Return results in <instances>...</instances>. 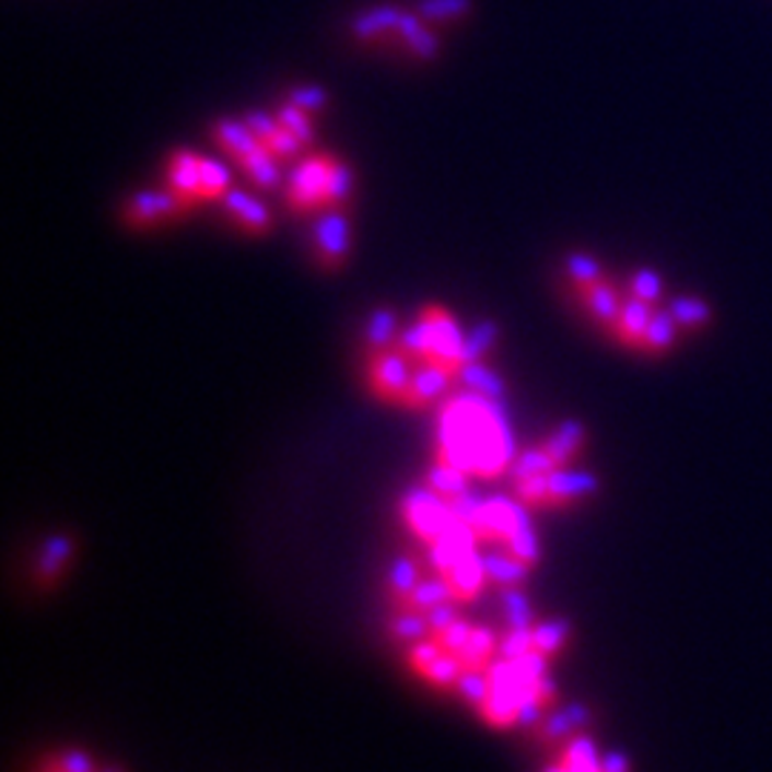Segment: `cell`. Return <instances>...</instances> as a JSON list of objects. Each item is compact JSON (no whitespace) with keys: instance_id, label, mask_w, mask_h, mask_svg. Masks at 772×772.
I'll use <instances>...</instances> for the list:
<instances>
[{"instance_id":"8fae6325","label":"cell","mask_w":772,"mask_h":772,"mask_svg":"<svg viewBox=\"0 0 772 772\" xmlns=\"http://www.w3.org/2000/svg\"><path fill=\"white\" fill-rule=\"evenodd\" d=\"M593 710L584 704H572V706H552L547 713H541L538 718L529 724V736L538 747L550 752L552 747H558L566 738L578 736L584 729H589V721H593Z\"/></svg>"},{"instance_id":"e0dca14e","label":"cell","mask_w":772,"mask_h":772,"mask_svg":"<svg viewBox=\"0 0 772 772\" xmlns=\"http://www.w3.org/2000/svg\"><path fill=\"white\" fill-rule=\"evenodd\" d=\"M238 169L244 172L246 180H249L253 189H258L260 195L276 192L278 186H281V161H278L264 143H260L258 149H253L246 157H241Z\"/></svg>"},{"instance_id":"603a6c76","label":"cell","mask_w":772,"mask_h":772,"mask_svg":"<svg viewBox=\"0 0 772 772\" xmlns=\"http://www.w3.org/2000/svg\"><path fill=\"white\" fill-rule=\"evenodd\" d=\"M232 189V178L226 166L212 161V157H203L201 166V198L203 203H221L223 195Z\"/></svg>"},{"instance_id":"5b68a950","label":"cell","mask_w":772,"mask_h":772,"mask_svg":"<svg viewBox=\"0 0 772 772\" xmlns=\"http://www.w3.org/2000/svg\"><path fill=\"white\" fill-rule=\"evenodd\" d=\"M416 375L412 358L398 347L389 343L384 350H370L364 358V381L366 393L384 407L403 409V398Z\"/></svg>"},{"instance_id":"f1b7e54d","label":"cell","mask_w":772,"mask_h":772,"mask_svg":"<svg viewBox=\"0 0 772 772\" xmlns=\"http://www.w3.org/2000/svg\"><path fill=\"white\" fill-rule=\"evenodd\" d=\"M286 104L297 106V109L309 112V115H318V112L327 109L329 95L320 86H297L286 95Z\"/></svg>"},{"instance_id":"4316f807","label":"cell","mask_w":772,"mask_h":772,"mask_svg":"<svg viewBox=\"0 0 772 772\" xmlns=\"http://www.w3.org/2000/svg\"><path fill=\"white\" fill-rule=\"evenodd\" d=\"M264 147H267L278 161H295V157H304L306 152H309V149L304 147V141H301L297 134H292L290 129H283L281 124H278L276 132L264 141Z\"/></svg>"},{"instance_id":"ac0fdd59","label":"cell","mask_w":772,"mask_h":772,"mask_svg":"<svg viewBox=\"0 0 772 772\" xmlns=\"http://www.w3.org/2000/svg\"><path fill=\"white\" fill-rule=\"evenodd\" d=\"M212 143L221 149L223 155H230L235 164L241 157H246L253 149L260 147L258 134L249 129L246 120H218L212 127Z\"/></svg>"},{"instance_id":"484cf974","label":"cell","mask_w":772,"mask_h":772,"mask_svg":"<svg viewBox=\"0 0 772 772\" xmlns=\"http://www.w3.org/2000/svg\"><path fill=\"white\" fill-rule=\"evenodd\" d=\"M627 295L639 297V301H646V304L662 306V295H664V281L650 269H641L635 276L627 281Z\"/></svg>"},{"instance_id":"277c9868","label":"cell","mask_w":772,"mask_h":772,"mask_svg":"<svg viewBox=\"0 0 772 772\" xmlns=\"http://www.w3.org/2000/svg\"><path fill=\"white\" fill-rule=\"evenodd\" d=\"M355 175L343 161L327 152H306L292 169L283 201L295 215H320L327 209L343 207L352 198Z\"/></svg>"},{"instance_id":"9a60e30c","label":"cell","mask_w":772,"mask_h":772,"mask_svg":"<svg viewBox=\"0 0 772 772\" xmlns=\"http://www.w3.org/2000/svg\"><path fill=\"white\" fill-rule=\"evenodd\" d=\"M201 166L203 157L189 152V149H178L166 157V186H172L180 198L192 203L195 209L201 207Z\"/></svg>"},{"instance_id":"ffe728a7","label":"cell","mask_w":772,"mask_h":772,"mask_svg":"<svg viewBox=\"0 0 772 772\" xmlns=\"http://www.w3.org/2000/svg\"><path fill=\"white\" fill-rule=\"evenodd\" d=\"M398 318H395L393 309H386V306H381V309H375V313L370 315V320H366V329H364V341H366V352L370 350H384V347H389V343L398 341Z\"/></svg>"},{"instance_id":"9c48e42d","label":"cell","mask_w":772,"mask_h":772,"mask_svg":"<svg viewBox=\"0 0 772 772\" xmlns=\"http://www.w3.org/2000/svg\"><path fill=\"white\" fill-rule=\"evenodd\" d=\"M352 249V223L343 207L320 212L313 232V253L315 264L320 269H341L347 267Z\"/></svg>"},{"instance_id":"44dd1931","label":"cell","mask_w":772,"mask_h":772,"mask_svg":"<svg viewBox=\"0 0 772 772\" xmlns=\"http://www.w3.org/2000/svg\"><path fill=\"white\" fill-rule=\"evenodd\" d=\"M401 15L403 12H398V9H372V12H366V15H361L352 23V32H355V37H361V40H372V37L381 35H395V26H398Z\"/></svg>"},{"instance_id":"3957f363","label":"cell","mask_w":772,"mask_h":772,"mask_svg":"<svg viewBox=\"0 0 772 772\" xmlns=\"http://www.w3.org/2000/svg\"><path fill=\"white\" fill-rule=\"evenodd\" d=\"M398 347L412 358V364H435L455 372L464 384V372L469 366L467 358V332L460 329L444 304H423L416 320L398 335Z\"/></svg>"},{"instance_id":"6da1fadb","label":"cell","mask_w":772,"mask_h":772,"mask_svg":"<svg viewBox=\"0 0 772 772\" xmlns=\"http://www.w3.org/2000/svg\"><path fill=\"white\" fill-rule=\"evenodd\" d=\"M513 430L498 398L460 386L438 409L432 430L430 469L464 483H492L510 476Z\"/></svg>"},{"instance_id":"5bb4252c","label":"cell","mask_w":772,"mask_h":772,"mask_svg":"<svg viewBox=\"0 0 772 772\" xmlns=\"http://www.w3.org/2000/svg\"><path fill=\"white\" fill-rule=\"evenodd\" d=\"M575 297H578V304L584 306V313H587L589 318L607 332V329L616 324L621 306H624L627 292L604 276L598 278V281L587 283V286H578V290H575Z\"/></svg>"},{"instance_id":"4fadbf2b","label":"cell","mask_w":772,"mask_h":772,"mask_svg":"<svg viewBox=\"0 0 772 772\" xmlns=\"http://www.w3.org/2000/svg\"><path fill=\"white\" fill-rule=\"evenodd\" d=\"M658 309H662V306H653V304H646V301H639V297L627 295L624 306H621L616 324L607 329V335L618 343V347H621V350L641 355V350H644L646 327H650V320H653V315L658 313Z\"/></svg>"},{"instance_id":"83f0119b","label":"cell","mask_w":772,"mask_h":772,"mask_svg":"<svg viewBox=\"0 0 772 772\" xmlns=\"http://www.w3.org/2000/svg\"><path fill=\"white\" fill-rule=\"evenodd\" d=\"M564 272H566V281L572 283V290H578V286H587V283L598 281V278H604L601 272V264L595 258H589V255H570L564 264Z\"/></svg>"},{"instance_id":"d4e9b609","label":"cell","mask_w":772,"mask_h":772,"mask_svg":"<svg viewBox=\"0 0 772 772\" xmlns=\"http://www.w3.org/2000/svg\"><path fill=\"white\" fill-rule=\"evenodd\" d=\"M469 12V0H421L418 15L426 23H453Z\"/></svg>"},{"instance_id":"ba28073f","label":"cell","mask_w":772,"mask_h":772,"mask_svg":"<svg viewBox=\"0 0 772 772\" xmlns=\"http://www.w3.org/2000/svg\"><path fill=\"white\" fill-rule=\"evenodd\" d=\"M192 209V203L180 198L172 186H164V189H149V192L132 195L124 203V209H120V218L132 230H152V226H161V223L180 221Z\"/></svg>"},{"instance_id":"7402d4cb","label":"cell","mask_w":772,"mask_h":772,"mask_svg":"<svg viewBox=\"0 0 772 772\" xmlns=\"http://www.w3.org/2000/svg\"><path fill=\"white\" fill-rule=\"evenodd\" d=\"M667 309L672 313V318L678 320V327H681L683 332H699V329H704L706 324H710V318H713L710 306H706L704 301H695V297H678Z\"/></svg>"},{"instance_id":"8992f818","label":"cell","mask_w":772,"mask_h":772,"mask_svg":"<svg viewBox=\"0 0 772 772\" xmlns=\"http://www.w3.org/2000/svg\"><path fill=\"white\" fill-rule=\"evenodd\" d=\"M541 772H632V764L621 752L601 750L593 733L584 729L578 736L552 747Z\"/></svg>"},{"instance_id":"7a4b0ae2","label":"cell","mask_w":772,"mask_h":772,"mask_svg":"<svg viewBox=\"0 0 772 772\" xmlns=\"http://www.w3.org/2000/svg\"><path fill=\"white\" fill-rule=\"evenodd\" d=\"M552 662L535 653H506L483 676L469 678L455 699L467 701L483 727H529L535 718L561 704V692L550 678Z\"/></svg>"},{"instance_id":"7c38bea8","label":"cell","mask_w":772,"mask_h":772,"mask_svg":"<svg viewBox=\"0 0 772 772\" xmlns=\"http://www.w3.org/2000/svg\"><path fill=\"white\" fill-rule=\"evenodd\" d=\"M221 207L232 218V223L241 232H246V235H253V238H264V235L272 232V215H269V207L264 203L258 189H253V192L230 189V192L223 195Z\"/></svg>"},{"instance_id":"52a82bcc","label":"cell","mask_w":772,"mask_h":772,"mask_svg":"<svg viewBox=\"0 0 772 772\" xmlns=\"http://www.w3.org/2000/svg\"><path fill=\"white\" fill-rule=\"evenodd\" d=\"M74 561H78V538H74V533L63 529V533L46 535L44 543L37 547L35 558H32V589L37 595H52L55 589L67 584Z\"/></svg>"},{"instance_id":"d6986e66","label":"cell","mask_w":772,"mask_h":772,"mask_svg":"<svg viewBox=\"0 0 772 772\" xmlns=\"http://www.w3.org/2000/svg\"><path fill=\"white\" fill-rule=\"evenodd\" d=\"M681 332L683 329L678 327V320L672 318V313H669L667 306H662V309L653 315V320H650V327H646L644 350H641V355L646 358L667 355V352L678 343V335Z\"/></svg>"},{"instance_id":"2e32d148","label":"cell","mask_w":772,"mask_h":772,"mask_svg":"<svg viewBox=\"0 0 772 772\" xmlns=\"http://www.w3.org/2000/svg\"><path fill=\"white\" fill-rule=\"evenodd\" d=\"M395 40L407 49L412 58H421V60H432L435 55H438V37L432 35V30L426 26V21H423L421 15H407L403 12L401 21H398V26H395Z\"/></svg>"},{"instance_id":"cb8c5ba5","label":"cell","mask_w":772,"mask_h":772,"mask_svg":"<svg viewBox=\"0 0 772 772\" xmlns=\"http://www.w3.org/2000/svg\"><path fill=\"white\" fill-rule=\"evenodd\" d=\"M276 115H278V124H281L283 129H290L292 134H297V138L304 141L306 149L315 147V120H313L315 115L297 109V106L286 104V101H283V106L276 112Z\"/></svg>"},{"instance_id":"30bf717a","label":"cell","mask_w":772,"mask_h":772,"mask_svg":"<svg viewBox=\"0 0 772 772\" xmlns=\"http://www.w3.org/2000/svg\"><path fill=\"white\" fill-rule=\"evenodd\" d=\"M26 772H129L120 764L104 758L101 752L81 747V744H60L46 747L30 761Z\"/></svg>"}]
</instances>
